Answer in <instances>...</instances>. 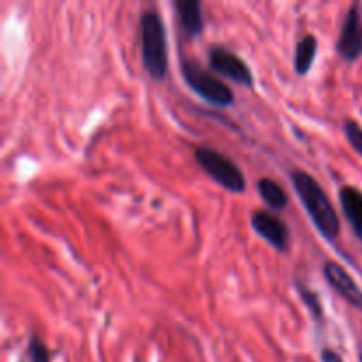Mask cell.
Here are the masks:
<instances>
[{
    "mask_svg": "<svg viewBox=\"0 0 362 362\" xmlns=\"http://www.w3.org/2000/svg\"><path fill=\"white\" fill-rule=\"evenodd\" d=\"M318 52V41L313 34H308L296 45L293 53V69L299 76H306L315 62Z\"/></svg>",
    "mask_w": 362,
    "mask_h": 362,
    "instance_id": "cell-11",
    "label": "cell"
},
{
    "mask_svg": "<svg viewBox=\"0 0 362 362\" xmlns=\"http://www.w3.org/2000/svg\"><path fill=\"white\" fill-rule=\"evenodd\" d=\"M361 362H362V352H361Z\"/></svg>",
    "mask_w": 362,
    "mask_h": 362,
    "instance_id": "cell-17",
    "label": "cell"
},
{
    "mask_svg": "<svg viewBox=\"0 0 362 362\" xmlns=\"http://www.w3.org/2000/svg\"><path fill=\"white\" fill-rule=\"evenodd\" d=\"M339 204L356 237L362 240V191L354 186H343L339 189Z\"/></svg>",
    "mask_w": 362,
    "mask_h": 362,
    "instance_id": "cell-10",
    "label": "cell"
},
{
    "mask_svg": "<svg viewBox=\"0 0 362 362\" xmlns=\"http://www.w3.org/2000/svg\"><path fill=\"white\" fill-rule=\"evenodd\" d=\"M251 226L255 233L260 235L265 243L274 250L286 251L290 246V230L281 218L269 211H257L251 216Z\"/></svg>",
    "mask_w": 362,
    "mask_h": 362,
    "instance_id": "cell-7",
    "label": "cell"
},
{
    "mask_svg": "<svg viewBox=\"0 0 362 362\" xmlns=\"http://www.w3.org/2000/svg\"><path fill=\"white\" fill-rule=\"evenodd\" d=\"M175 11L187 37L194 39L204 34L205 18L200 0H175Z\"/></svg>",
    "mask_w": 362,
    "mask_h": 362,
    "instance_id": "cell-9",
    "label": "cell"
},
{
    "mask_svg": "<svg viewBox=\"0 0 362 362\" xmlns=\"http://www.w3.org/2000/svg\"><path fill=\"white\" fill-rule=\"evenodd\" d=\"M324 276L334 292H338L350 306L362 311V290L343 265L338 262H327L324 265Z\"/></svg>",
    "mask_w": 362,
    "mask_h": 362,
    "instance_id": "cell-8",
    "label": "cell"
},
{
    "mask_svg": "<svg viewBox=\"0 0 362 362\" xmlns=\"http://www.w3.org/2000/svg\"><path fill=\"white\" fill-rule=\"evenodd\" d=\"M141 64L154 80H165L168 74V45L161 14L156 9H145L140 14Z\"/></svg>",
    "mask_w": 362,
    "mask_h": 362,
    "instance_id": "cell-2",
    "label": "cell"
},
{
    "mask_svg": "<svg viewBox=\"0 0 362 362\" xmlns=\"http://www.w3.org/2000/svg\"><path fill=\"white\" fill-rule=\"evenodd\" d=\"M297 292H299L300 300L304 303V306L308 308V311L311 313V317L315 320H322L324 318V308H322V300L318 297V293L315 290H311L310 286L303 285V283H297L296 285Z\"/></svg>",
    "mask_w": 362,
    "mask_h": 362,
    "instance_id": "cell-13",
    "label": "cell"
},
{
    "mask_svg": "<svg viewBox=\"0 0 362 362\" xmlns=\"http://www.w3.org/2000/svg\"><path fill=\"white\" fill-rule=\"evenodd\" d=\"M336 52L346 62H356L362 55V16L361 4H352L341 25Z\"/></svg>",
    "mask_w": 362,
    "mask_h": 362,
    "instance_id": "cell-6",
    "label": "cell"
},
{
    "mask_svg": "<svg viewBox=\"0 0 362 362\" xmlns=\"http://www.w3.org/2000/svg\"><path fill=\"white\" fill-rule=\"evenodd\" d=\"M194 159L204 168V172L226 191L230 193L246 191V175L243 173L240 166L226 154L202 145L194 151Z\"/></svg>",
    "mask_w": 362,
    "mask_h": 362,
    "instance_id": "cell-4",
    "label": "cell"
},
{
    "mask_svg": "<svg viewBox=\"0 0 362 362\" xmlns=\"http://www.w3.org/2000/svg\"><path fill=\"white\" fill-rule=\"evenodd\" d=\"M28 356L32 362H49V350L39 338H32L28 343Z\"/></svg>",
    "mask_w": 362,
    "mask_h": 362,
    "instance_id": "cell-15",
    "label": "cell"
},
{
    "mask_svg": "<svg viewBox=\"0 0 362 362\" xmlns=\"http://www.w3.org/2000/svg\"><path fill=\"white\" fill-rule=\"evenodd\" d=\"M290 179H292L293 189L300 198V204L306 209L315 228L327 240H334L341 232V226H339L334 205L331 204L320 182L304 170H293Z\"/></svg>",
    "mask_w": 362,
    "mask_h": 362,
    "instance_id": "cell-1",
    "label": "cell"
},
{
    "mask_svg": "<svg viewBox=\"0 0 362 362\" xmlns=\"http://www.w3.org/2000/svg\"><path fill=\"white\" fill-rule=\"evenodd\" d=\"M343 131H345V136L349 140V144L352 145L354 151L357 154L362 156V127L357 120L354 119H346L343 122Z\"/></svg>",
    "mask_w": 362,
    "mask_h": 362,
    "instance_id": "cell-14",
    "label": "cell"
},
{
    "mask_svg": "<svg viewBox=\"0 0 362 362\" xmlns=\"http://www.w3.org/2000/svg\"><path fill=\"white\" fill-rule=\"evenodd\" d=\"M180 71H182V78L189 85L191 90L197 92L209 105L218 106V108H228L235 103V94L232 88L194 60H180Z\"/></svg>",
    "mask_w": 362,
    "mask_h": 362,
    "instance_id": "cell-3",
    "label": "cell"
},
{
    "mask_svg": "<svg viewBox=\"0 0 362 362\" xmlns=\"http://www.w3.org/2000/svg\"><path fill=\"white\" fill-rule=\"evenodd\" d=\"M257 189L260 193L262 200L265 202V205L271 211L281 212L288 207V194H286V191L276 180L264 177V179L258 180Z\"/></svg>",
    "mask_w": 362,
    "mask_h": 362,
    "instance_id": "cell-12",
    "label": "cell"
},
{
    "mask_svg": "<svg viewBox=\"0 0 362 362\" xmlns=\"http://www.w3.org/2000/svg\"><path fill=\"white\" fill-rule=\"evenodd\" d=\"M209 66L214 73L228 78L233 83L243 85V87L247 88L253 87L255 76L246 60L237 55V53H233L232 49L225 48V46H212L209 49Z\"/></svg>",
    "mask_w": 362,
    "mask_h": 362,
    "instance_id": "cell-5",
    "label": "cell"
},
{
    "mask_svg": "<svg viewBox=\"0 0 362 362\" xmlns=\"http://www.w3.org/2000/svg\"><path fill=\"white\" fill-rule=\"evenodd\" d=\"M322 362H343L341 356H339L336 350L332 349H324L322 350Z\"/></svg>",
    "mask_w": 362,
    "mask_h": 362,
    "instance_id": "cell-16",
    "label": "cell"
}]
</instances>
